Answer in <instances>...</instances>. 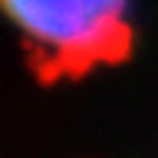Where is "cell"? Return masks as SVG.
Returning a JSON list of instances; mask_svg holds the SVG:
<instances>
[{"mask_svg":"<svg viewBox=\"0 0 158 158\" xmlns=\"http://www.w3.org/2000/svg\"><path fill=\"white\" fill-rule=\"evenodd\" d=\"M42 72L81 75L131 48L128 0H3Z\"/></svg>","mask_w":158,"mask_h":158,"instance_id":"1","label":"cell"}]
</instances>
